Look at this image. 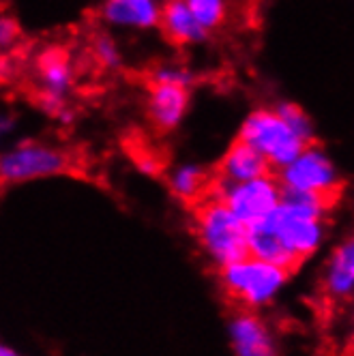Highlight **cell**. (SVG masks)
Listing matches in <instances>:
<instances>
[{
	"mask_svg": "<svg viewBox=\"0 0 354 356\" xmlns=\"http://www.w3.org/2000/svg\"><path fill=\"white\" fill-rule=\"evenodd\" d=\"M0 356H19V354L15 350L7 348V346H3V348H0Z\"/></svg>",
	"mask_w": 354,
	"mask_h": 356,
	"instance_id": "22",
	"label": "cell"
},
{
	"mask_svg": "<svg viewBox=\"0 0 354 356\" xmlns=\"http://www.w3.org/2000/svg\"><path fill=\"white\" fill-rule=\"evenodd\" d=\"M236 138L256 148L275 172L292 163L307 148V144L290 129L273 106H260L251 110L243 118Z\"/></svg>",
	"mask_w": 354,
	"mask_h": 356,
	"instance_id": "4",
	"label": "cell"
},
{
	"mask_svg": "<svg viewBox=\"0 0 354 356\" xmlns=\"http://www.w3.org/2000/svg\"><path fill=\"white\" fill-rule=\"evenodd\" d=\"M352 341H354V335H352Z\"/></svg>",
	"mask_w": 354,
	"mask_h": 356,
	"instance_id": "23",
	"label": "cell"
},
{
	"mask_svg": "<svg viewBox=\"0 0 354 356\" xmlns=\"http://www.w3.org/2000/svg\"><path fill=\"white\" fill-rule=\"evenodd\" d=\"M191 108V88L148 84L146 116L159 134H172L183 124Z\"/></svg>",
	"mask_w": 354,
	"mask_h": 356,
	"instance_id": "11",
	"label": "cell"
},
{
	"mask_svg": "<svg viewBox=\"0 0 354 356\" xmlns=\"http://www.w3.org/2000/svg\"><path fill=\"white\" fill-rule=\"evenodd\" d=\"M273 108L307 146L316 144V122L298 104L288 101V99H282V101H277V104H273Z\"/></svg>",
	"mask_w": 354,
	"mask_h": 356,
	"instance_id": "16",
	"label": "cell"
},
{
	"mask_svg": "<svg viewBox=\"0 0 354 356\" xmlns=\"http://www.w3.org/2000/svg\"><path fill=\"white\" fill-rule=\"evenodd\" d=\"M198 82V75L179 63H161L150 69L148 84H166V86H181V88H193Z\"/></svg>",
	"mask_w": 354,
	"mask_h": 356,
	"instance_id": "18",
	"label": "cell"
},
{
	"mask_svg": "<svg viewBox=\"0 0 354 356\" xmlns=\"http://www.w3.org/2000/svg\"><path fill=\"white\" fill-rule=\"evenodd\" d=\"M166 183L170 193L179 200L185 202V204H200L211 191V183H213V172H209L204 165L193 163V161H185L174 165L168 176Z\"/></svg>",
	"mask_w": 354,
	"mask_h": 356,
	"instance_id": "15",
	"label": "cell"
},
{
	"mask_svg": "<svg viewBox=\"0 0 354 356\" xmlns=\"http://www.w3.org/2000/svg\"><path fill=\"white\" fill-rule=\"evenodd\" d=\"M35 73L39 108L49 116L61 118L69 110L67 101L75 84V67L69 49L58 43L43 47L35 60Z\"/></svg>",
	"mask_w": 354,
	"mask_h": 356,
	"instance_id": "8",
	"label": "cell"
},
{
	"mask_svg": "<svg viewBox=\"0 0 354 356\" xmlns=\"http://www.w3.org/2000/svg\"><path fill=\"white\" fill-rule=\"evenodd\" d=\"M193 234L217 270L249 256V227L215 195L193 207Z\"/></svg>",
	"mask_w": 354,
	"mask_h": 356,
	"instance_id": "2",
	"label": "cell"
},
{
	"mask_svg": "<svg viewBox=\"0 0 354 356\" xmlns=\"http://www.w3.org/2000/svg\"><path fill=\"white\" fill-rule=\"evenodd\" d=\"M219 288L223 296L230 300L236 309L256 312L264 305L273 302L275 296L288 284L290 270L260 260L256 256H245L219 268Z\"/></svg>",
	"mask_w": 354,
	"mask_h": 356,
	"instance_id": "3",
	"label": "cell"
},
{
	"mask_svg": "<svg viewBox=\"0 0 354 356\" xmlns=\"http://www.w3.org/2000/svg\"><path fill=\"white\" fill-rule=\"evenodd\" d=\"M90 52H92L97 65L104 71L116 73L122 69V49L110 33H97L92 37Z\"/></svg>",
	"mask_w": 354,
	"mask_h": 356,
	"instance_id": "19",
	"label": "cell"
},
{
	"mask_svg": "<svg viewBox=\"0 0 354 356\" xmlns=\"http://www.w3.org/2000/svg\"><path fill=\"white\" fill-rule=\"evenodd\" d=\"M166 0H104L99 5V19L108 29L146 33L161 29Z\"/></svg>",
	"mask_w": 354,
	"mask_h": 356,
	"instance_id": "9",
	"label": "cell"
},
{
	"mask_svg": "<svg viewBox=\"0 0 354 356\" xmlns=\"http://www.w3.org/2000/svg\"><path fill=\"white\" fill-rule=\"evenodd\" d=\"M213 174L225 183H247L275 174V170L256 148H251L243 140L234 138V142L227 146Z\"/></svg>",
	"mask_w": 354,
	"mask_h": 356,
	"instance_id": "12",
	"label": "cell"
},
{
	"mask_svg": "<svg viewBox=\"0 0 354 356\" xmlns=\"http://www.w3.org/2000/svg\"><path fill=\"white\" fill-rule=\"evenodd\" d=\"M209 195L223 200L247 227L266 219L284 197V187L277 174H268L247 183H225L213 174Z\"/></svg>",
	"mask_w": 354,
	"mask_h": 356,
	"instance_id": "7",
	"label": "cell"
},
{
	"mask_svg": "<svg viewBox=\"0 0 354 356\" xmlns=\"http://www.w3.org/2000/svg\"><path fill=\"white\" fill-rule=\"evenodd\" d=\"M227 335L234 356H280V343L271 326L251 309H234L227 322Z\"/></svg>",
	"mask_w": 354,
	"mask_h": 356,
	"instance_id": "10",
	"label": "cell"
},
{
	"mask_svg": "<svg viewBox=\"0 0 354 356\" xmlns=\"http://www.w3.org/2000/svg\"><path fill=\"white\" fill-rule=\"evenodd\" d=\"M0 127H3V134L7 136L9 134V129H13V127H15V118L13 116H3V124H0Z\"/></svg>",
	"mask_w": 354,
	"mask_h": 356,
	"instance_id": "21",
	"label": "cell"
},
{
	"mask_svg": "<svg viewBox=\"0 0 354 356\" xmlns=\"http://www.w3.org/2000/svg\"><path fill=\"white\" fill-rule=\"evenodd\" d=\"M275 174L286 191L318 195L333 202V204H337L344 187L341 174L335 161L318 144H309L292 163H288Z\"/></svg>",
	"mask_w": 354,
	"mask_h": 356,
	"instance_id": "6",
	"label": "cell"
},
{
	"mask_svg": "<svg viewBox=\"0 0 354 356\" xmlns=\"http://www.w3.org/2000/svg\"><path fill=\"white\" fill-rule=\"evenodd\" d=\"M19 39V26L11 15L0 17V49H3V56L9 54V49L15 47Z\"/></svg>",
	"mask_w": 354,
	"mask_h": 356,
	"instance_id": "20",
	"label": "cell"
},
{
	"mask_svg": "<svg viewBox=\"0 0 354 356\" xmlns=\"http://www.w3.org/2000/svg\"><path fill=\"white\" fill-rule=\"evenodd\" d=\"M322 294L331 302H348L354 298V232L328 258L322 273Z\"/></svg>",
	"mask_w": 354,
	"mask_h": 356,
	"instance_id": "13",
	"label": "cell"
},
{
	"mask_svg": "<svg viewBox=\"0 0 354 356\" xmlns=\"http://www.w3.org/2000/svg\"><path fill=\"white\" fill-rule=\"evenodd\" d=\"M161 31L179 47L204 45L211 39V33L198 22V17L187 5V0H166Z\"/></svg>",
	"mask_w": 354,
	"mask_h": 356,
	"instance_id": "14",
	"label": "cell"
},
{
	"mask_svg": "<svg viewBox=\"0 0 354 356\" xmlns=\"http://www.w3.org/2000/svg\"><path fill=\"white\" fill-rule=\"evenodd\" d=\"M187 5L209 33L219 31L227 19V11H230L227 0H187Z\"/></svg>",
	"mask_w": 354,
	"mask_h": 356,
	"instance_id": "17",
	"label": "cell"
},
{
	"mask_svg": "<svg viewBox=\"0 0 354 356\" xmlns=\"http://www.w3.org/2000/svg\"><path fill=\"white\" fill-rule=\"evenodd\" d=\"M335 204L324 197L286 191L284 197L266 219L260 221L273 232L298 264L312 258L326 236V215Z\"/></svg>",
	"mask_w": 354,
	"mask_h": 356,
	"instance_id": "1",
	"label": "cell"
},
{
	"mask_svg": "<svg viewBox=\"0 0 354 356\" xmlns=\"http://www.w3.org/2000/svg\"><path fill=\"white\" fill-rule=\"evenodd\" d=\"M71 170L73 157L65 148L39 140H22L0 157V181L5 187L63 176Z\"/></svg>",
	"mask_w": 354,
	"mask_h": 356,
	"instance_id": "5",
	"label": "cell"
}]
</instances>
